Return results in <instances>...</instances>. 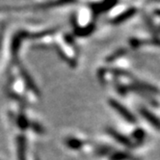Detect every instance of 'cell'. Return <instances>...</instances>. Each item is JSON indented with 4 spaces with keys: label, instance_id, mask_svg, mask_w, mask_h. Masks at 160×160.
<instances>
[{
    "label": "cell",
    "instance_id": "1",
    "mask_svg": "<svg viewBox=\"0 0 160 160\" xmlns=\"http://www.w3.org/2000/svg\"><path fill=\"white\" fill-rule=\"evenodd\" d=\"M114 107H115L116 109H117V111L119 110L120 112H121V114L122 116H124L125 117V119H128V120H131L132 121V119H131V117H130V114L128 113V112H127L125 111L120 104H118V103H114Z\"/></svg>",
    "mask_w": 160,
    "mask_h": 160
}]
</instances>
